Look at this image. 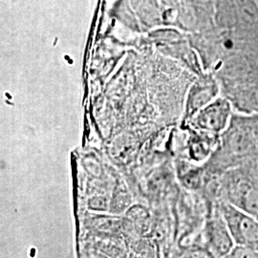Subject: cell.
Returning a JSON list of instances; mask_svg holds the SVG:
<instances>
[{
	"mask_svg": "<svg viewBox=\"0 0 258 258\" xmlns=\"http://www.w3.org/2000/svg\"><path fill=\"white\" fill-rule=\"evenodd\" d=\"M229 115L230 106L228 102H216L204 112L200 124L204 128L218 132L226 127Z\"/></svg>",
	"mask_w": 258,
	"mask_h": 258,
	"instance_id": "obj_3",
	"label": "cell"
},
{
	"mask_svg": "<svg viewBox=\"0 0 258 258\" xmlns=\"http://www.w3.org/2000/svg\"><path fill=\"white\" fill-rule=\"evenodd\" d=\"M209 237L212 249L220 256H228L235 247L234 241L224 218L212 222Z\"/></svg>",
	"mask_w": 258,
	"mask_h": 258,
	"instance_id": "obj_2",
	"label": "cell"
},
{
	"mask_svg": "<svg viewBox=\"0 0 258 258\" xmlns=\"http://www.w3.org/2000/svg\"><path fill=\"white\" fill-rule=\"evenodd\" d=\"M223 218L235 246L258 250V219L231 205L224 207Z\"/></svg>",
	"mask_w": 258,
	"mask_h": 258,
	"instance_id": "obj_1",
	"label": "cell"
},
{
	"mask_svg": "<svg viewBox=\"0 0 258 258\" xmlns=\"http://www.w3.org/2000/svg\"><path fill=\"white\" fill-rule=\"evenodd\" d=\"M226 258H258V250L235 246Z\"/></svg>",
	"mask_w": 258,
	"mask_h": 258,
	"instance_id": "obj_4",
	"label": "cell"
}]
</instances>
